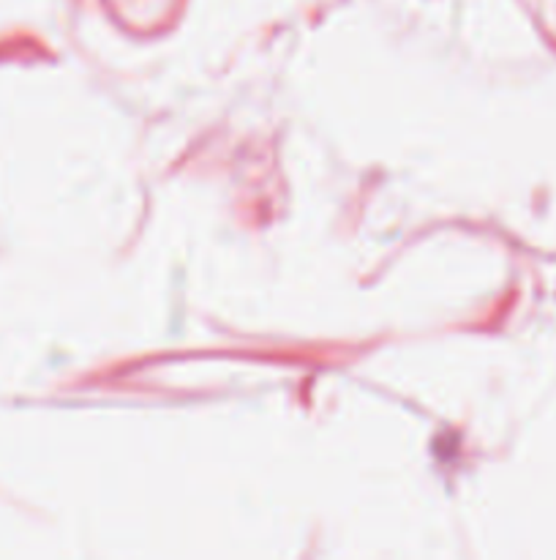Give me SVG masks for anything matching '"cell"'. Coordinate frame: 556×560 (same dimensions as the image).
Returning a JSON list of instances; mask_svg holds the SVG:
<instances>
[]
</instances>
